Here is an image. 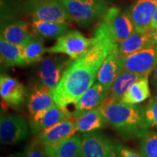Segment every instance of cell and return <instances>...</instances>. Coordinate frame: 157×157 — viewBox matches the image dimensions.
Here are the masks:
<instances>
[{"mask_svg": "<svg viewBox=\"0 0 157 157\" xmlns=\"http://www.w3.org/2000/svg\"><path fill=\"white\" fill-rule=\"evenodd\" d=\"M91 47L83 55L71 62L57 87L52 91L56 104L66 109L76 104L93 86L100 68L108 56L118 48V43L103 23L94 33Z\"/></svg>", "mask_w": 157, "mask_h": 157, "instance_id": "obj_1", "label": "cell"}, {"mask_svg": "<svg viewBox=\"0 0 157 157\" xmlns=\"http://www.w3.org/2000/svg\"><path fill=\"white\" fill-rule=\"evenodd\" d=\"M107 123L124 138H140L149 131L144 107L117 102L100 106Z\"/></svg>", "mask_w": 157, "mask_h": 157, "instance_id": "obj_2", "label": "cell"}, {"mask_svg": "<svg viewBox=\"0 0 157 157\" xmlns=\"http://www.w3.org/2000/svg\"><path fill=\"white\" fill-rule=\"evenodd\" d=\"M66 10L78 24L90 25L105 15L109 9L108 0H60Z\"/></svg>", "mask_w": 157, "mask_h": 157, "instance_id": "obj_3", "label": "cell"}, {"mask_svg": "<svg viewBox=\"0 0 157 157\" xmlns=\"http://www.w3.org/2000/svg\"><path fill=\"white\" fill-rule=\"evenodd\" d=\"M82 140V157H121V146L103 133L85 132Z\"/></svg>", "mask_w": 157, "mask_h": 157, "instance_id": "obj_4", "label": "cell"}, {"mask_svg": "<svg viewBox=\"0 0 157 157\" xmlns=\"http://www.w3.org/2000/svg\"><path fill=\"white\" fill-rule=\"evenodd\" d=\"M25 10L32 18L67 25L74 21L63 5L55 0H28Z\"/></svg>", "mask_w": 157, "mask_h": 157, "instance_id": "obj_5", "label": "cell"}, {"mask_svg": "<svg viewBox=\"0 0 157 157\" xmlns=\"http://www.w3.org/2000/svg\"><path fill=\"white\" fill-rule=\"evenodd\" d=\"M121 69L148 77L157 64V46L154 43L127 56L121 57Z\"/></svg>", "mask_w": 157, "mask_h": 157, "instance_id": "obj_6", "label": "cell"}, {"mask_svg": "<svg viewBox=\"0 0 157 157\" xmlns=\"http://www.w3.org/2000/svg\"><path fill=\"white\" fill-rule=\"evenodd\" d=\"M93 37L87 38L78 31H70L58 38L53 46L46 49L50 54H64L71 60H75L89 49L93 44Z\"/></svg>", "mask_w": 157, "mask_h": 157, "instance_id": "obj_7", "label": "cell"}, {"mask_svg": "<svg viewBox=\"0 0 157 157\" xmlns=\"http://www.w3.org/2000/svg\"><path fill=\"white\" fill-rule=\"evenodd\" d=\"M73 60L64 56H47L39 61V77L41 84L51 92L57 87L66 68Z\"/></svg>", "mask_w": 157, "mask_h": 157, "instance_id": "obj_8", "label": "cell"}, {"mask_svg": "<svg viewBox=\"0 0 157 157\" xmlns=\"http://www.w3.org/2000/svg\"><path fill=\"white\" fill-rule=\"evenodd\" d=\"M29 135L28 123L18 115L4 113L0 118V138L5 144H15Z\"/></svg>", "mask_w": 157, "mask_h": 157, "instance_id": "obj_9", "label": "cell"}, {"mask_svg": "<svg viewBox=\"0 0 157 157\" xmlns=\"http://www.w3.org/2000/svg\"><path fill=\"white\" fill-rule=\"evenodd\" d=\"M102 23L106 25L118 44L135 32V27L129 15L117 7H109L103 17Z\"/></svg>", "mask_w": 157, "mask_h": 157, "instance_id": "obj_10", "label": "cell"}, {"mask_svg": "<svg viewBox=\"0 0 157 157\" xmlns=\"http://www.w3.org/2000/svg\"><path fill=\"white\" fill-rule=\"evenodd\" d=\"M156 10L157 0H137L127 13L135 31L143 32L150 30L151 23Z\"/></svg>", "mask_w": 157, "mask_h": 157, "instance_id": "obj_11", "label": "cell"}, {"mask_svg": "<svg viewBox=\"0 0 157 157\" xmlns=\"http://www.w3.org/2000/svg\"><path fill=\"white\" fill-rule=\"evenodd\" d=\"M71 119L67 109H60L57 105L31 117L30 128L31 133L37 135L42 131L55 126L66 119Z\"/></svg>", "mask_w": 157, "mask_h": 157, "instance_id": "obj_12", "label": "cell"}, {"mask_svg": "<svg viewBox=\"0 0 157 157\" xmlns=\"http://www.w3.org/2000/svg\"><path fill=\"white\" fill-rule=\"evenodd\" d=\"M110 90L105 88L99 82H95L90 89L82 96L76 104L75 110L71 113V118L74 119L78 116L90 110L100 107L106 99Z\"/></svg>", "mask_w": 157, "mask_h": 157, "instance_id": "obj_13", "label": "cell"}, {"mask_svg": "<svg viewBox=\"0 0 157 157\" xmlns=\"http://www.w3.org/2000/svg\"><path fill=\"white\" fill-rule=\"evenodd\" d=\"M0 95L2 99L13 109H18L25 98L24 86L16 78L7 75L0 77Z\"/></svg>", "mask_w": 157, "mask_h": 157, "instance_id": "obj_14", "label": "cell"}, {"mask_svg": "<svg viewBox=\"0 0 157 157\" xmlns=\"http://www.w3.org/2000/svg\"><path fill=\"white\" fill-rule=\"evenodd\" d=\"M46 157H82V140L79 135H74L60 142L44 146Z\"/></svg>", "mask_w": 157, "mask_h": 157, "instance_id": "obj_15", "label": "cell"}, {"mask_svg": "<svg viewBox=\"0 0 157 157\" xmlns=\"http://www.w3.org/2000/svg\"><path fill=\"white\" fill-rule=\"evenodd\" d=\"M76 132L77 129L74 121L68 119L42 131L36 135L34 140L44 146H50L72 136Z\"/></svg>", "mask_w": 157, "mask_h": 157, "instance_id": "obj_16", "label": "cell"}, {"mask_svg": "<svg viewBox=\"0 0 157 157\" xmlns=\"http://www.w3.org/2000/svg\"><path fill=\"white\" fill-rule=\"evenodd\" d=\"M121 71V56L117 48L113 50L103 61L98 73L97 81L110 90L116 78Z\"/></svg>", "mask_w": 157, "mask_h": 157, "instance_id": "obj_17", "label": "cell"}, {"mask_svg": "<svg viewBox=\"0 0 157 157\" xmlns=\"http://www.w3.org/2000/svg\"><path fill=\"white\" fill-rule=\"evenodd\" d=\"M32 36L28 23L24 21H15L2 25L1 37L11 44L23 48Z\"/></svg>", "mask_w": 157, "mask_h": 157, "instance_id": "obj_18", "label": "cell"}, {"mask_svg": "<svg viewBox=\"0 0 157 157\" xmlns=\"http://www.w3.org/2000/svg\"><path fill=\"white\" fill-rule=\"evenodd\" d=\"M56 105L52 95V92L40 84L32 88L29 94L27 106L31 117L46 111Z\"/></svg>", "mask_w": 157, "mask_h": 157, "instance_id": "obj_19", "label": "cell"}, {"mask_svg": "<svg viewBox=\"0 0 157 157\" xmlns=\"http://www.w3.org/2000/svg\"><path fill=\"white\" fill-rule=\"evenodd\" d=\"M141 78H143V76L131 72L122 71L116 78L109 95L103 104L121 102L124 95L128 91L132 84Z\"/></svg>", "mask_w": 157, "mask_h": 157, "instance_id": "obj_20", "label": "cell"}, {"mask_svg": "<svg viewBox=\"0 0 157 157\" xmlns=\"http://www.w3.org/2000/svg\"><path fill=\"white\" fill-rule=\"evenodd\" d=\"M153 30L137 32L135 31L123 42L118 44V50L121 57L127 56L142 50L152 44Z\"/></svg>", "mask_w": 157, "mask_h": 157, "instance_id": "obj_21", "label": "cell"}, {"mask_svg": "<svg viewBox=\"0 0 157 157\" xmlns=\"http://www.w3.org/2000/svg\"><path fill=\"white\" fill-rule=\"evenodd\" d=\"M77 131L90 132L106 126L107 121L100 107L84 112L74 119Z\"/></svg>", "mask_w": 157, "mask_h": 157, "instance_id": "obj_22", "label": "cell"}, {"mask_svg": "<svg viewBox=\"0 0 157 157\" xmlns=\"http://www.w3.org/2000/svg\"><path fill=\"white\" fill-rule=\"evenodd\" d=\"M1 62L7 67L27 65L23 55V48L11 44L0 36Z\"/></svg>", "mask_w": 157, "mask_h": 157, "instance_id": "obj_23", "label": "cell"}, {"mask_svg": "<svg viewBox=\"0 0 157 157\" xmlns=\"http://www.w3.org/2000/svg\"><path fill=\"white\" fill-rule=\"evenodd\" d=\"M31 28L34 34L42 38H58L68 31L67 25L36 18L31 20Z\"/></svg>", "mask_w": 157, "mask_h": 157, "instance_id": "obj_24", "label": "cell"}, {"mask_svg": "<svg viewBox=\"0 0 157 157\" xmlns=\"http://www.w3.org/2000/svg\"><path fill=\"white\" fill-rule=\"evenodd\" d=\"M150 96L148 77H143L132 84L121 102L131 105H138L150 98Z\"/></svg>", "mask_w": 157, "mask_h": 157, "instance_id": "obj_25", "label": "cell"}, {"mask_svg": "<svg viewBox=\"0 0 157 157\" xmlns=\"http://www.w3.org/2000/svg\"><path fill=\"white\" fill-rule=\"evenodd\" d=\"M46 52L42 37L33 34L31 40L23 48V55L27 64L39 62Z\"/></svg>", "mask_w": 157, "mask_h": 157, "instance_id": "obj_26", "label": "cell"}, {"mask_svg": "<svg viewBox=\"0 0 157 157\" xmlns=\"http://www.w3.org/2000/svg\"><path fill=\"white\" fill-rule=\"evenodd\" d=\"M138 153L142 157H157V132L148 131L140 138Z\"/></svg>", "mask_w": 157, "mask_h": 157, "instance_id": "obj_27", "label": "cell"}, {"mask_svg": "<svg viewBox=\"0 0 157 157\" xmlns=\"http://www.w3.org/2000/svg\"><path fill=\"white\" fill-rule=\"evenodd\" d=\"M144 116L148 129H157V95L153 96L144 107Z\"/></svg>", "mask_w": 157, "mask_h": 157, "instance_id": "obj_28", "label": "cell"}, {"mask_svg": "<svg viewBox=\"0 0 157 157\" xmlns=\"http://www.w3.org/2000/svg\"><path fill=\"white\" fill-rule=\"evenodd\" d=\"M44 145L34 140L31 143L26 150V157H44Z\"/></svg>", "mask_w": 157, "mask_h": 157, "instance_id": "obj_29", "label": "cell"}, {"mask_svg": "<svg viewBox=\"0 0 157 157\" xmlns=\"http://www.w3.org/2000/svg\"><path fill=\"white\" fill-rule=\"evenodd\" d=\"M120 154L121 157H142L139 153L135 152L132 149L122 146H121Z\"/></svg>", "mask_w": 157, "mask_h": 157, "instance_id": "obj_30", "label": "cell"}, {"mask_svg": "<svg viewBox=\"0 0 157 157\" xmlns=\"http://www.w3.org/2000/svg\"><path fill=\"white\" fill-rule=\"evenodd\" d=\"M157 29V10L155 12L154 17H153L151 23V26H150V29L151 30H155V29Z\"/></svg>", "mask_w": 157, "mask_h": 157, "instance_id": "obj_31", "label": "cell"}, {"mask_svg": "<svg viewBox=\"0 0 157 157\" xmlns=\"http://www.w3.org/2000/svg\"><path fill=\"white\" fill-rule=\"evenodd\" d=\"M153 72H154V74H153V78H152L153 84H154V87L156 88V90H157V64Z\"/></svg>", "mask_w": 157, "mask_h": 157, "instance_id": "obj_32", "label": "cell"}, {"mask_svg": "<svg viewBox=\"0 0 157 157\" xmlns=\"http://www.w3.org/2000/svg\"><path fill=\"white\" fill-rule=\"evenodd\" d=\"M152 42L157 46V29L153 31L152 34Z\"/></svg>", "mask_w": 157, "mask_h": 157, "instance_id": "obj_33", "label": "cell"}, {"mask_svg": "<svg viewBox=\"0 0 157 157\" xmlns=\"http://www.w3.org/2000/svg\"><path fill=\"white\" fill-rule=\"evenodd\" d=\"M11 157H26V152L18 153V154L13 155V156H11Z\"/></svg>", "mask_w": 157, "mask_h": 157, "instance_id": "obj_34", "label": "cell"}, {"mask_svg": "<svg viewBox=\"0 0 157 157\" xmlns=\"http://www.w3.org/2000/svg\"><path fill=\"white\" fill-rule=\"evenodd\" d=\"M55 1H60V0H55Z\"/></svg>", "mask_w": 157, "mask_h": 157, "instance_id": "obj_35", "label": "cell"}]
</instances>
